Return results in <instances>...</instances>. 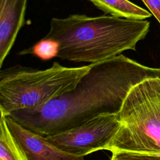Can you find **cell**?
Here are the masks:
<instances>
[{
  "label": "cell",
  "instance_id": "1",
  "mask_svg": "<svg viewBox=\"0 0 160 160\" xmlns=\"http://www.w3.org/2000/svg\"><path fill=\"white\" fill-rule=\"evenodd\" d=\"M151 78H160V68L146 66L121 54L91 64L73 89L43 106L8 116L37 134L54 135L99 115L118 113L131 89Z\"/></svg>",
  "mask_w": 160,
  "mask_h": 160
},
{
  "label": "cell",
  "instance_id": "2",
  "mask_svg": "<svg viewBox=\"0 0 160 160\" xmlns=\"http://www.w3.org/2000/svg\"><path fill=\"white\" fill-rule=\"evenodd\" d=\"M149 26L146 20L73 14L52 18L44 38L58 43L57 58L92 64L116 58L125 51L136 50Z\"/></svg>",
  "mask_w": 160,
  "mask_h": 160
},
{
  "label": "cell",
  "instance_id": "3",
  "mask_svg": "<svg viewBox=\"0 0 160 160\" xmlns=\"http://www.w3.org/2000/svg\"><path fill=\"white\" fill-rule=\"evenodd\" d=\"M91 64L66 67L58 62L45 69L15 65L0 71V110L8 116L39 108L73 89Z\"/></svg>",
  "mask_w": 160,
  "mask_h": 160
},
{
  "label": "cell",
  "instance_id": "4",
  "mask_svg": "<svg viewBox=\"0 0 160 160\" xmlns=\"http://www.w3.org/2000/svg\"><path fill=\"white\" fill-rule=\"evenodd\" d=\"M117 116L119 127L105 150L160 154V78L132 87Z\"/></svg>",
  "mask_w": 160,
  "mask_h": 160
},
{
  "label": "cell",
  "instance_id": "5",
  "mask_svg": "<svg viewBox=\"0 0 160 160\" xmlns=\"http://www.w3.org/2000/svg\"><path fill=\"white\" fill-rule=\"evenodd\" d=\"M119 127L117 113L104 114L45 138L59 149L72 156L84 157L99 150H105Z\"/></svg>",
  "mask_w": 160,
  "mask_h": 160
},
{
  "label": "cell",
  "instance_id": "6",
  "mask_svg": "<svg viewBox=\"0 0 160 160\" xmlns=\"http://www.w3.org/2000/svg\"><path fill=\"white\" fill-rule=\"evenodd\" d=\"M6 116L8 127L26 160H84V157L69 154L52 144L45 137L37 134Z\"/></svg>",
  "mask_w": 160,
  "mask_h": 160
},
{
  "label": "cell",
  "instance_id": "7",
  "mask_svg": "<svg viewBox=\"0 0 160 160\" xmlns=\"http://www.w3.org/2000/svg\"><path fill=\"white\" fill-rule=\"evenodd\" d=\"M28 0H0V68L25 23Z\"/></svg>",
  "mask_w": 160,
  "mask_h": 160
},
{
  "label": "cell",
  "instance_id": "8",
  "mask_svg": "<svg viewBox=\"0 0 160 160\" xmlns=\"http://www.w3.org/2000/svg\"><path fill=\"white\" fill-rule=\"evenodd\" d=\"M106 15L134 20H144L151 17L150 12L129 0H89Z\"/></svg>",
  "mask_w": 160,
  "mask_h": 160
},
{
  "label": "cell",
  "instance_id": "9",
  "mask_svg": "<svg viewBox=\"0 0 160 160\" xmlns=\"http://www.w3.org/2000/svg\"><path fill=\"white\" fill-rule=\"evenodd\" d=\"M0 160H26L18 143L12 136L6 121L1 113L0 120Z\"/></svg>",
  "mask_w": 160,
  "mask_h": 160
},
{
  "label": "cell",
  "instance_id": "10",
  "mask_svg": "<svg viewBox=\"0 0 160 160\" xmlns=\"http://www.w3.org/2000/svg\"><path fill=\"white\" fill-rule=\"evenodd\" d=\"M58 44L56 42L42 38L32 46L19 52L20 55L32 54L42 60H48L57 57Z\"/></svg>",
  "mask_w": 160,
  "mask_h": 160
},
{
  "label": "cell",
  "instance_id": "11",
  "mask_svg": "<svg viewBox=\"0 0 160 160\" xmlns=\"http://www.w3.org/2000/svg\"><path fill=\"white\" fill-rule=\"evenodd\" d=\"M109 160H160V154L116 151L112 152Z\"/></svg>",
  "mask_w": 160,
  "mask_h": 160
}]
</instances>
